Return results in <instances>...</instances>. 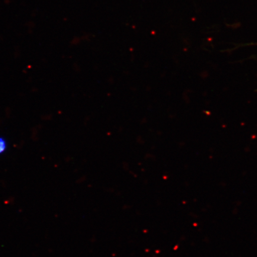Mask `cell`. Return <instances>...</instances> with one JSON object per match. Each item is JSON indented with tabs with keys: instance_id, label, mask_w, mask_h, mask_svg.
I'll return each mask as SVG.
<instances>
[{
	"instance_id": "cell-1",
	"label": "cell",
	"mask_w": 257,
	"mask_h": 257,
	"mask_svg": "<svg viewBox=\"0 0 257 257\" xmlns=\"http://www.w3.org/2000/svg\"><path fill=\"white\" fill-rule=\"evenodd\" d=\"M8 149L7 141L4 138L0 137V155L5 153Z\"/></svg>"
}]
</instances>
